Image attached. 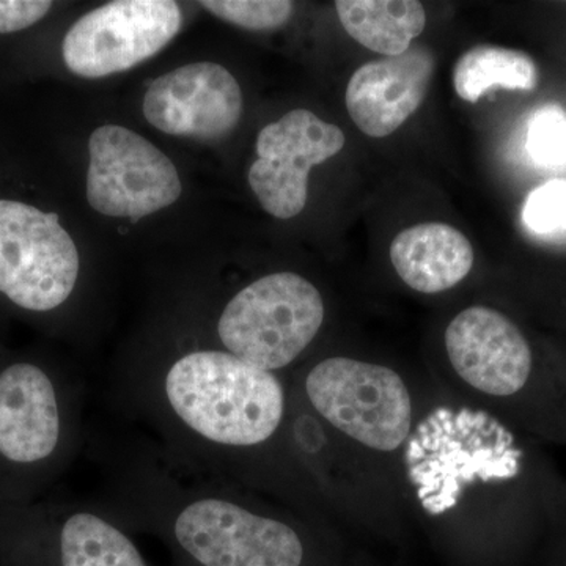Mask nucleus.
I'll list each match as a JSON object with an SVG mask.
<instances>
[{
	"label": "nucleus",
	"instance_id": "2",
	"mask_svg": "<svg viewBox=\"0 0 566 566\" xmlns=\"http://www.w3.org/2000/svg\"><path fill=\"white\" fill-rule=\"evenodd\" d=\"M524 468L526 452L515 434L485 412L438 409L409 444V471L431 513L455 505L461 485L475 476L482 482H517Z\"/></svg>",
	"mask_w": 566,
	"mask_h": 566
},
{
	"label": "nucleus",
	"instance_id": "9",
	"mask_svg": "<svg viewBox=\"0 0 566 566\" xmlns=\"http://www.w3.org/2000/svg\"><path fill=\"white\" fill-rule=\"evenodd\" d=\"M87 200L111 218L140 219L177 202V167L158 147L117 125L95 129L88 140Z\"/></svg>",
	"mask_w": 566,
	"mask_h": 566
},
{
	"label": "nucleus",
	"instance_id": "12",
	"mask_svg": "<svg viewBox=\"0 0 566 566\" xmlns=\"http://www.w3.org/2000/svg\"><path fill=\"white\" fill-rule=\"evenodd\" d=\"M144 115L170 136L218 140L240 123L243 93L233 74L218 63H191L153 82L145 93Z\"/></svg>",
	"mask_w": 566,
	"mask_h": 566
},
{
	"label": "nucleus",
	"instance_id": "19",
	"mask_svg": "<svg viewBox=\"0 0 566 566\" xmlns=\"http://www.w3.org/2000/svg\"><path fill=\"white\" fill-rule=\"evenodd\" d=\"M527 150L539 166L566 163V114L560 107L545 106L535 112L528 123Z\"/></svg>",
	"mask_w": 566,
	"mask_h": 566
},
{
	"label": "nucleus",
	"instance_id": "14",
	"mask_svg": "<svg viewBox=\"0 0 566 566\" xmlns=\"http://www.w3.org/2000/svg\"><path fill=\"white\" fill-rule=\"evenodd\" d=\"M474 259L471 241L449 223H417L390 244L395 271L409 289L423 294L453 289L471 273Z\"/></svg>",
	"mask_w": 566,
	"mask_h": 566
},
{
	"label": "nucleus",
	"instance_id": "5",
	"mask_svg": "<svg viewBox=\"0 0 566 566\" xmlns=\"http://www.w3.org/2000/svg\"><path fill=\"white\" fill-rule=\"evenodd\" d=\"M182 553L200 566H301L304 545L290 524L214 493L189 494L167 509Z\"/></svg>",
	"mask_w": 566,
	"mask_h": 566
},
{
	"label": "nucleus",
	"instance_id": "1",
	"mask_svg": "<svg viewBox=\"0 0 566 566\" xmlns=\"http://www.w3.org/2000/svg\"><path fill=\"white\" fill-rule=\"evenodd\" d=\"M159 397L182 433L211 450L263 446L285 416L281 379L226 349H193L175 359Z\"/></svg>",
	"mask_w": 566,
	"mask_h": 566
},
{
	"label": "nucleus",
	"instance_id": "4",
	"mask_svg": "<svg viewBox=\"0 0 566 566\" xmlns=\"http://www.w3.org/2000/svg\"><path fill=\"white\" fill-rule=\"evenodd\" d=\"M304 389L327 423L368 449L394 452L411 433V395L385 365L329 357L308 371Z\"/></svg>",
	"mask_w": 566,
	"mask_h": 566
},
{
	"label": "nucleus",
	"instance_id": "10",
	"mask_svg": "<svg viewBox=\"0 0 566 566\" xmlns=\"http://www.w3.org/2000/svg\"><path fill=\"white\" fill-rule=\"evenodd\" d=\"M345 134L314 112L294 109L264 126L256 139V161L249 185L268 214L292 219L307 203L308 174L344 150Z\"/></svg>",
	"mask_w": 566,
	"mask_h": 566
},
{
	"label": "nucleus",
	"instance_id": "15",
	"mask_svg": "<svg viewBox=\"0 0 566 566\" xmlns=\"http://www.w3.org/2000/svg\"><path fill=\"white\" fill-rule=\"evenodd\" d=\"M335 10L353 40L385 57L405 54L427 25L416 0H338Z\"/></svg>",
	"mask_w": 566,
	"mask_h": 566
},
{
	"label": "nucleus",
	"instance_id": "6",
	"mask_svg": "<svg viewBox=\"0 0 566 566\" xmlns=\"http://www.w3.org/2000/svg\"><path fill=\"white\" fill-rule=\"evenodd\" d=\"M444 340L450 364L465 385L488 397L527 401L549 433L566 438L560 424L534 398L539 392L566 409V394L535 385L534 348L512 318L495 308L472 305L450 322Z\"/></svg>",
	"mask_w": 566,
	"mask_h": 566
},
{
	"label": "nucleus",
	"instance_id": "18",
	"mask_svg": "<svg viewBox=\"0 0 566 566\" xmlns=\"http://www.w3.org/2000/svg\"><path fill=\"white\" fill-rule=\"evenodd\" d=\"M200 6L214 17L248 31H273L292 18L289 0H203Z\"/></svg>",
	"mask_w": 566,
	"mask_h": 566
},
{
	"label": "nucleus",
	"instance_id": "21",
	"mask_svg": "<svg viewBox=\"0 0 566 566\" xmlns=\"http://www.w3.org/2000/svg\"><path fill=\"white\" fill-rule=\"evenodd\" d=\"M52 9L46 0H0V33H14L32 28Z\"/></svg>",
	"mask_w": 566,
	"mask_h": 566
},
{
	"label": "nucleus",
	"instance_id": "17",
	"mask_svg": "<svg viewBox=\"0 0 566 566\" xmlns=\"http://www.w3.org/2000/svg\"><path fill=\"white\" fill-rule=\"evenodd\" d=\"M538 70L531 55L509 48L479 44L458 59L453 71L457 95L468 103H476L490 88L534 91Z\"/></svg>",
	"mask_w": 566,
	"mask_h": 566
},
{
	"label": "nucleus",
	"instance_id": "3",
	"mask_svg": "<svg viewBox=\"0 0 566 566\" xmlns=\"http://www.w3.org/2000/svg\"><path fill=\"white\" fill-rule=\"evenodd\" d=\"M324 301L314 283L283 271L264 275L234 294L218 322L226 352L262 370H282L315 340Z\"/></svg>",
	"mask_w": 566,
	"mask_h": 566
},
{
	"label": "nucleus",
	"instance_id": "20",
	"mask_svg": "<svg viewBox=\"0 0 566 566\" xmlns=\"http://www.w3.org/2000/svg\"><path fill=\"white\" fill-rule=\"evenodd\" d=\"M523 219L532 232L566 233V180H553L536 188L527 197Z\"/></svg>",
	"mask_w": 566,
	"mask_h": 566
},
{
	"label": "nucleus",
	"instance_id": "16",
	"mask_svg": "<svg viewBox=\"0 0 566 566\" xmlns=\"http://www.w3.org/2000/svg\"><path fill=\"white\" fill-rule=\"evenodd\" d=\"M54 566H148L139 547L99 513L76 510L54 528Z\"/></svg>",
	"mask_w": 566,
	"mask_h": 566
},
{
	"label": "nucleus",
	"instance_id": "8",
	"mask_svg": "<svg viewBox=\"0 0 566 566\" xmlns=\"http://www.w3.org/2000/svg\"><path fill=\"white\" fill-rule=\"evenodd\" d=\"M182 24L172 0H117L74 22L62 43L63 62L76 76L98 80L158 54Z\"/></svg>",
	"mask_w": 566,
	"mask_h": 566
},
{
	"label": "nucleus",
	"instance_id": "13",
	"mask_svg": "<svg viewBox=\"0 0 566 566\" xmlns=\"http://www.w3.org/2000/svg\"><path fill=\"white\" fill-rule=\"evenodd\" d=\"M434 55L411 46L397 57L368 62L353 74L346 87V109L367 136H390L423 103L434 73Z\"/></svg>",
	"mask_w": 566,
	"mask_h": 566
},
{
	"label": "nucleus",
	"instance_id": "11",
	"mask_svg": "<svg viewBox=\"0 0 566 566\" xmlns=\"http://www.w3.org/2000/svg\"><path fill=\"white\" fill-rule=\"evenodd\" d=\"M62 389L39 364L0 368V464L35 471L61 453L65 441Z\"/></svg>",
	"mask_w": 566,
	"mask_h": 566
},
{
	"label": "nucleus",
	"instance_id": "7",
	"mask_svg": "<svg viewBox=\"0 0 566 566\" xmlns=\"http://www.w3.org/2000/svg\"><path fill=\"white\" fill-rule=\"evenodd\" d=\"M81 260L55 212L0 199V293L29 312L55 311L70 300Z\"/></svg>",
	"mask_w": 566,
	"mask_h": 566
}]
</instances>
